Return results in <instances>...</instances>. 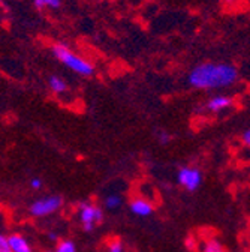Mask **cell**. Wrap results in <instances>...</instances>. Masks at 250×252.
Here are the masks:
<instances>
[{
  "label": "cell",
  "mask_w": 250,
  "mask_h": 252,
  "mask_svg": "<svg viewBox=\"0 0 250 252\" xmlns=\"http://www.w3.org/2000/svg\"><path fill=\"white\" fill-rule=\"evenodd\" d=\"M237 69L226 63H202L189 75V83L196 89L228 87L237 81Z\"/></svg>",
  "instance_id": "obj_1"
},
{
  "label": "cell",
  "mask_w": 250,
  "mask_h": 252,
  "mask_svg": "<svg viewBox=\"0 0 250 252\" xmlns=\"http://www.w3.org/2000/svg\"><path fill=\"white\" fill-rule=\"evenodd\" d=\"M53 54H54V57L58 60V62H61L63 63L65 66H68L71 71H74V72H77V74H80V75H91L93 74V65L91 63H88L85 59H83V57H80V56H77V54H74L66 45H63V44H56L54 47H53Z\"/></svg>",
  "instance_id": "obj_2"
},
{
  "label": "cell",
  "mask_w": 250,
  "mask_h": 252,
  "mask_svg": "<svg viewBox=\"0 0 250 252\" xmlns=\"http://www.w3.org/2000/svg\"><path fill=\"white\" fill-rule=\"evenodd\" d=\"M78 216L83 224V228L85 231H91L99 222H102L104 218V212L99 206H95L91 203H81L80 210H78Z\"/></svg>",
  "instance_id": "obj_3"
},
{
  "label": "cell",
  "mask_w": 250,
  "mask_h": 252,
  "mask_svg": "<svg viewBox=\"0 0 250 252\" xmlns=\"http://www.w3.org/2000/svg\"><path fill=\"white\" fill-rule=\"evenodd\" d=\"M61 204H63V200L58 195H51V197H44L36 200L32 206H30V213L36 218H44L48 215L56 213Z\"/></svg>",
  "instance_id": "obj_4"
},
{
  "label": "cell",
  "mask_w": 250,
  "mask_h": 252,
  "mask_svg": "<svg viewBox=\"0 0 250 252\" xmlns=\"http://www.w3.org/2000/svg\"><path fill=\"white\" fill-rule=\"evenodd\" d=\"M178 183L187 191H195L202 183V174L198 168L184 167L178 171Z\"/></svg>",
  "instance_id": "obj_5"
},
{
  "label": "cell",
  "mask_w": 250,
  "mask_h": 252,
  "mask_svg": "<svg viewBox=\"0 0 250 252\" xmlns=\"http://www.w3.org/2000/svg\"><path fill=\"white\" fill-rule=\"evenodd\" d=\"M8 239V245H9V249L11 252H33L32 246H30L28 240L21 236V234H11Z\"/></svg>",
  "instance_id": "obj_6"
},
{
  "label": "cell",
  "mask_w": 250,
  "mask_h": 252,
  "mask_svg": "<svg viewBox=\"0 0 250 252\" xmlns=\"http://www.w3.org/2000/svg\"><path fill=\"white\" fill-rule=\"evenodd\" d=\"M131 210L134 215L145 218V216H150L153 213V204L144 198H135L131 201Z\"/></svg>",
  "instance_id": "obj_7"
},
{
  "label": "cell",
  "mask_w": 250,
  "mask_h": 252,
  "mask_svg": "<svg viewBox=\"0 0 250 252\" xmlns=\"http://www.w3.org/2000/svg\"><path fill=\"white\" fill-rule=\"evenodd\" d=\"M232 104V99L225 96V94H219V96H214L208 101L207 108L213 113H219V111H223L226 108H229Z\"/></svg>",
  "instance_id": "obj_8"
},
{
  "label": "cell",
  "mask_w": 250,
  "mask_h": 252,
  "mask_svg": "<svg viewBox=\"0 0 250 252\" xmlns=\"http://www.w3.org/2000/svg\"><path fill=\"white\" fill-rule=\"evenodd\" d=\"M48 86H50V89H51L54 93H63V92H66V89H68L65 80H63V78H60V77H57V75H51V77H50Z\"/></svg>",
  "instance_id": "obj_9"
},
{
  "label": "cell",
  "mask_w": 250,
  "mask_h": 252,
  "mask_svg": "<svg viewBox=\"0 0 250 252\" xmlns=\"http://www.w3.org/2000/svg\"><path fill=\"white\" fill-rule=\"evenodd\" d=\"M202 252H226V249H225V246L221 242H219V240L210 239V240H207L204 243Z\"/></svg>",
  "instance_id": "obj_10"
},
{
  "label": "cell",
  "mask_w": 250,
  "mask_h": 252,
  "mask_svg": "<svg viewBox=\"0 0 250 252\" xmlns=\"http://www.w3.org/2000/svg\"><path fill=\"white\" fill-rule=\"evenodd\" d=\"M61 0H35V6L38 9L44 8H51V9H58Z\"/></svg>",
  "instance_id": "obj_11"
},
{
  "label": "cell",
  "mask_w": 250,
  "mask_h": 252,
  "mask_svg": "<svg viewBox=\"0 0 250 252\" xmlns=\"http://www.w3.org/2000/svg\"><path fill=\"white\" fill-rule=\"evenodd\" d=\"M56 252H77V246L72 240H60Z\"/></svg>",
  "instance_id": "obj_12"
},
{
  "label": "cell",
  "mask_w": 250,
  "mask_h": 252,
  "mask_svg": "<svg viewBox=\"0 0 250 252\" xmlns=\"http://www.w3.org/2000/svg\"><path fill=\"white\" fill-rule=\"evenodd\" d=\"M105 206H107L108 209H111V210L118 209V207L121 206V197H120V195H117V194H111V195H108V197L105 198Z\"/></svg>",
  "instance_id": "obj_13"
},
{
  "label": "cell",
  "mask_w": 250,
  "mask_h": 252,
  "mask_svg": "<svg viewBox=\"0 0 250 252\" xmlns=\"http://www.w3.org/2000/svg\"><path fill=\"white\" fill-rule=\"evenodd\" d=\"M123 243L120 240H112L108 245V252H123Z\"/></svg>",
  "instance_id": "obj_14"
},
{
  "label": "cell",
  "mask_w": 250,
  "mask_h": 252,
  "mask_svg": "<svg viewBox=\"0 0 250 252\" xmlns=\"http://www.w3.org/2000/svg\"><path fill=\"white\" fill-rule=\"evenodd\" d=\"M0 252H11L9 245H8V239L3 234H0Z\"/></svg>",
  "instance_id": "obj_15"
},
{
  "label": "cell",
  "mask_w": 250,
  "mask_h": 252,
  "mask_svg": "<svg viewBox=\"0 0 250 252\" xmlns=\"http://www.w3.org/2000/svg\"><path fill=\"white\" fill-rule=\"evenodd\" d=\"M41 186H42L41 179H32V182H30V188L32 189H41Z\"/></svg>",
  "instance_id": "obj_16"
},
{
  "label": "cell",
  "mask_w": 250,
  "mask_h": 252,
  "mask_svg": "<svg viewBox=\"0 0 250 252\" xmlns=\"http://www.w3.org/2000/svg\"><path fill=\"white\" fill-rule=\"evenodd\" d=\"M186 246H187V248H189L191 251H194V249L196 248V243H195V240H194L192 237H189V239H187V240H186Z\"/></svg>",
  "instance_id": "obj_17"
},
{
  "label": "cell",
  "mask_w": 250,
  "mask_h": 252,
  "mask_svg": "<svg viewBox=\"0 0 250 252\" xmlns=\"http://www.w3.org/2000/svg\"><path fill=\"white\" fill-rule=\"evenodd\" d=\"M243 141H244V144L246 146H249L250 144V131L247 129V131H244V134H243Z\"/></svg>",
  "instance_id": "obj_18"
},
{
  "label": "cell",
  "mask_w": 250,
  "mask_h": 252,
  "mask_svg": "<svg viewBox=\"0 0 250 252\" xmlns=\"http://www.w3.org/2000/svg\"><path fill=\"white\" fill-rule=\"evenodd\" d=\"M159 138H161L162 144H167V143L171 140V137H169V135H167V134H159Z\"/></svg>",
  "instance_id": "obj_19"
},
{
  "label": "cell",
  "mask_w": 250,
  "mask_h": 252,
  "mask_svg": "<svg viewBox=\"0 0 250 252\" xmlns=\"http://www.w3.org/2000/svg\"><path fill=\"white\" fill-rule=\"evenodd\" d=\"M48 237H50L51 240H58V236H57L56 233H50V234H48Z\"/></svg>",
  "instance_id": "obj_20"
},
{
  "label": "cell",
  "mask_w": 250,
  "mask_h": 252,
  "mask_svg": "<svg viewBox=\"0 0 250 252\" xmlns=\"http://www.w3.org/2000/svg\"><path fill=\"white\" fill-rule=\"evenodd\" d=\"M228 2H232V0H228Z\"/></svg>",
  "instance_id": "obj_21"
}]
</instances>
